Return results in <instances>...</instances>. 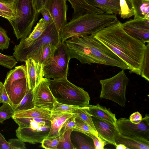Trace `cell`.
<instances>
[{
    "label": "cell",
    "mask_w": 149,
    "mask_h": 149,
    "mask_svg": "<svg viewBox=\"0 0 149 149\" xmlns=\"http://www.w3.org/2000/svg\"><path fill=\"white\" fill-rule=\"evenodd\" d=\"M118 20L93 37L119 57L127 65L130 73L141 75L147 44L127 33Z\"/></svg>",
    "instance_id": "1"
},
{
    "label": "cell",
    "mask_w": 149,
    "mask_h": 149,
    "mask_svg": "<svg viewBox=\"0 0 149 149\" xmlns=\"http://www.w3.org/2000/svg\"><path fill=\"white\" fill-rule=\"evenodd\" d=\"M70 59L75 58L82 64L97 63L128 70L126 64L93 35L73 36L65 42Z\"/></svg>",
    "instance_id": "2"
},
{
    "label": "cell",
    "mask_w": 149,
    "mask_h": 149,
    "mask_svg": "<svg viewBox=\"0 0 149 149\" xmlns=\"http://www.w3.org/2000/svg\"><path fill=\"white\" fill-rule=\"evenodd\" d=\"M116 15L86 13L72 19L60 32L61 41L73 36L81 37L95 34L118 20Z\"/></svg>",
    "instance_id": "3"
},
{
    "label": "cell",
    "mask_w": 149,
    "mask_h": 149,
    "mask_svg": "<svg viewBox=\"0 0 149 149\" xmlns=\"http://www.w3.org/2000/svg\"><path fill=\"white\" fill-rule=\"evenodd\" d=\"M48 79L49 88L57 102L80 107L90 105V99L88 92L70 82L67 77Z\"/></svg>",
    "instance_id": "4"
},
{
    "label": "cell",
    "mask_w": 149,
    "mask_h": 149,
    "mask_svg": "<svg viewBox=\"0 0 149 149\" xmlns=\"http://www.w3.org/2000/svg\"><path fill=\"white\" fill-rule=\"evenodd\" d=\"M12 118L19 126L15 131L16 136L24 142L33 144L41 143L49 134L51 126L49 120L15 116Z\"/></svg>",
    "instance_id": "5"
},
{
    "label": "cell",
    "mask_w": 149,
    "mask_h": 149,
    "mask_svg": "<svg viewBox=\"0 0 149 149\" xmlns=\"http://www.w3.org/2000/svg\"><path fill=\"white\" fill-rule=\"evenodd\" d=\"M14 8L16 18L9 21L17 40L26 38L31 33L40 13L35 10L31 0H17Z\"/></svg>",
    "instance_id": "6"
},
{
    "label": "cell",
    "mask_w": 149,
    "mask_h": 149,
    "mask_svg": "<svg viewBox=\"0 0 149 149\" xmlns=\"http://www.w3.org/2000/svg\"><path fill=\"white\" fill-rule=\"evenodd\" d=\"M129 79L124 70L109 78L100 80L101 90L100 98L109 100L124 107L126 92Z\"/></svg>",
    "instance_id": "7"
},
{
    "label": "cell",
    "mask_w": 149,
    "mask_h": 149,
    "mask_svg": "<svg viewBox=\"0 0 149 149\" xmlns=\"http://www.w3.org/2000/svg\"><path fill=\"white\" fill-rule=\"evenodd\" d=\"M61 42L60 34L52 20L48 24L40 37L28 47L14 52L13 56L18 61L25 62L28 59H33L45 45L50 43L57 47Z\"/></svg>",
    "instance_id": "8"
},
{
    "label": "cell",
    "mask_w": 149,
    "mask_h": 149,
    "mask_svg": "<svg viewBox=\"0 0 149 149\" xmlns=\"http://www.w3.org/2000/svg\"><path fill=\"white\" fill-rule=\"evenodd\" d=\"M70 59L65 42H61L55 49L52 61L43 67L44 77L57 79L67 77Z\"/></svg>",
    "instance_id": "9"
},
{
    "label": "cell",
    "mask_w": 149,
    "mask_h": 149,
    "mask_svg": "<svg viewBox=\"0 0 149 149\" xmlns=\"http://www.w3.org/2000/svg\"><path fill=\"white\" fill-rule=\"evenodd\" d=\"M115 124L119 133L121 135L149 140V116L148 114L138 124L133 123L126 118H120L117 119Z\"/></svg>",
    "instance_id": "10"
},
{
    "label": "cell",
    "mask_w": 149,
    "mask_h": 149,
    "mask_svg": "<svg viewBox=\"0 0 149 149\" xmlns=\"http://www.w3.org/2000/svg\"><path fill=\"white\" fill-rule=\"evenodd\" d=\"M48 79L43 78L33 90V102L35 106L52 111L56 100L49 87Z\"/></svg>",
    "instance_id": "11"
},
{
    "label": "cell",
    "mask_w": 149,
    "mask_h": 149,
    "mask_svg": "<svg viewBox=\"0 0 149 149\" xmlns=\"http://www.w3.org/2000/svg\"><path fill=\"white\" fill-rule=\"evenodd\" d=\"M67 0H47L44 8L49 12L58 32L67 23Z\"/></svg>",
    "instance_id": "12"
},
{
    "label": "cell",
    "mask_w": 149,
    "mask_h": 149,
    "mask_svg": "<svg viewBox=\"0 0 149 149\" xmlns=\"http://www.w3.org/2000/svg\"><path fill=\"white\" fill-rule=\"evenodd\" d=\"M121 25L129 35L145 43L149 42V19H131L122 23Z\"/></svg>",
    "instance_id": "13"
},
{
    "label": "cell",
    "mask_w": 149,
    "mask_h": 149,
    "mask_svg": "<svg viewBox=\"0 0 149 149\" xmlns=\"http://www.w3.org/2000/svg\"><path fill=\"white\" fill-rule=\"evenodd\" d=\"M93 122L98 136L115 146L116 137L119 133L115 124L92 116Z\"/></svg>",
    "instance_id": "14"
},
{
    "label": "cell",
    "mask_w": 149,
    "mask_h": 149,
    "mask_svg": "<svg viewBox=\"0 0 149 149\" xmlns=\"http://www.w3.org/2000/svg\"><path fill=\"white\" fill-rule=\"evenodd\" d=\"M29 89L33 90L44 77L43 66L31 59L25 61Z\"/></svg>",
    "instance_id": "15"
},
{
    "label": "cell",
    "mask_w": 149,
    "mask_h": 149,
    "mask_svg": "<svg viewBox=\"0 0 149 149\" xmlns=\"http://www.w3.org/2000/svg\"><path fill=\"white\" fill-rule=\"evenodd\" d=\"M28 88L27 78L15 81L5 89L15 108L20 103Z\"/></svg>",
    "instance_id": "16"
},
{
    "label": "cell",
    "mask_w": 149,
    "mask_h": 149,
    "mask_svg": "<svg viewBox=\"0 0 149 149\" xmlns=\"http://www.w3.org/2000/svg\"><path fill=\"white\" fill-rule=\"evenodd\" d=\"M48 24L43 18L40 19L29 36L26 38H21L19 43L15 46L14 48V52L21 50L33 42L42 34Z\"/></svg>",
    "instance_id": "17"
},
{
    "label": "cell",
    "mask_w": 149,
    "mask_h": 149,
    "mask_svg": "<svg viewBox=\"0 0 149 149\" xmlns=\"http://www.w3.org/2000/svg\"><path fill=\"white\" fill-rule=\"evenodd\" d=\"M116 144H122L129 149H149V141L135 136H125L118 133L115 138Z\"/></svg>",
    "instance_id": "18"
},
{
    "label": "cell",
    "mask_w": 149,
    "mask_h": 149,
    "mask_svg": "<svg viewBox=\"0 0 149 149\" xmlns=\"http://www.w3.org/2000/svg\"><path fill=\"white\" fill-rule=\"evenodd\" d=\"M73 113H62L51 111V126L49 134L46 138H52L60 136V130L65 121L71 117Z\"/></svg>",
    "instance_id": "19"
},
{
    "label": "cell",
    "mask_w": 149,
    "mask_h": 149,
    "mask_svg": "<svg viewBox=\"0 0 149 149\" xmlns=\"http://www.w3.org/2000/svg\"><path fill=\"white\" fill-rule=\"evenodd\" d=\"M92 6L107 14L120 15L119 0H86Z\"/></svg>",
    "instance_id": "20"
},
{
    "label": "cell",
    "mask_w": 149,
    "mask_h": 149,
    "mask_svg": "<svg viewBox=\"0 0 149 149\" xmlns=\"http://www.w3.org/2000/svg\"><path fill=\"white\" fill-rule=\"evenodd\" d=\"M67 1L70 2L74 10L72 15V19L75 18L86 13H105L102 10L89 4L86 0Z\"/></svg>",
    "instance_id": "21"
},
{
    "label": "cell",
    "mask_w": 149,
    "mask_h": 149,
    "mask_svg": "<svg viewBox=\"0 0 149 149\" xmlns=\"http://www.w3.org/2000/svg\"><path fill=\"white\" fill-rule=\"evenodd\" d=\"M51 111L36 106L26 110H16L14 116L25 118H40L50 120Z\"/></svg>",
    "instance_id": "22"
},
{
    "label": "cell",
    "mask_w": 149,
    "mask_h": 149,
    "mask_svg": "<svg viewBox=\"0 0 149 149\" xmlns=\"http://www.w3.org/2000/svg\"><path fill=\"white\" fill-rule=\"evenodd\" d=\"M134 11V19H149V0H125Z\"/></svg>",
    "instance_id": "23"
},
{
    "label": "cell",
    "mask_w": 149,
    "mask_h": 149,
    "mask_svg": "<svg viewBox=\"0 0 149 149\" xmlns=\"http://www.w3.org/2000/svg\"><path fill=\"white\" fill-rule=\"evenodd\" d=\"M88 111L92 116L107 121L113 124H116L117 119L115 114L106 107L99 104L95 105H89Z\"/></svg>",
    "instance_id": "24"
},
{
    "label": "cell",
    "mask_w": 149,
    "mask_h": 149,
    "mask_svg": "<svg viewBox=\"0 0 149 149\" xmlns=\"http://www.w3.org/2000/svg\"><path fill=\"white\" fill-rule=\"evenodd\" d=\"M57 47L50 43L45 45L34 57L33 60L40 63L44 66L52 61Z\"/></svg>",
    "instance_id": "25"
},
{
    "label": "cell",
    "mask_w": 149,
    "mask_h": 149,
    "mask_svg": "<svg viewBox=\"0 0 149 149\" xmlns=\"http://www.w3.org/2000/svg\"><path fill=\"white\" fill-rule=\"evenodd\" d=\"M25 78H27L25 65L17 66L7 73L3 84L6 89L14 81Z\"/></svg>",
    "instance_id": "26"
},
{
    "label": "cell",
    "mask_w": 149,
    "mask_h": 149,
    "mask_svg": "<svg viewBox=\"0 0 149 149\" xmlns=\"http://www.w3.org/2000/svg\"><path fill=\"white\" fill-rule=\"evenodd\" d=\"M72 113L76 115V119L80 120L87 124L95 132L97 133L95 127L92 116L89 113L88 107H79Z\"/></svg>",
    "instance_id": "27"
},
{
    "label": "cell",
    "mask_w": 149,
    "mask_h": 149,
    "mask_svg": "<svg viewBox=\"0 0 149 149\" xmlns=\"http://www.w3.org/2000/svg\"><path fill=\"white\" fill-rule=\"evenodd\" d=\"M72 131V129H69L60 136L57 149H78L74 146L71 141V134Z\"/></svg>",
    "instance_id": "28"
},
{
    "label": "cell",
    "mask_w": 149,
    "mask_h": 149,
    "mask_svg": "<svg viewBox=\"0 0 149 149\" xmlns=\"http://www.w3.org/2000/svg\"><path fill=\"white\" fill-rule=\"evenodd\" d=\"M33 98L32 90L28 88L26 95L15 108V111L28 110L33 108L35 106L32 101Z\"/></svg>",
    "instance_id": "29"
},
{
    "label": "cell",
    "mask_w": 149,
    "mask_h": 149,
    "mask_svg": "<svg viewBox=\"0 0 149 149\" xmlns=\"http://www.w3.org/2000/svg\"><path fill=\"white\" fill-rule=\"evenodd\" d=\"M15 111V108L6 103H3L0 107V123L12 118Z\"/></svg>",
    "instance_id": "30"
},
{
    "label": "cell",
    "mask_w": 149,
    "mask_h": 149,
    "mask_svg": "<svg viewBox=\"0 0 149 149\" xmlns=\"http://www.w3.org/2000/svg\"><path fill=\"white\" fill-rule=\"evenodd\" d=\"M145 51L141 67V77L149 81V42Z\"/></svg>",
    "instance_id": "31"
},
{
    "label": "cell",
    "mask_w": 149,
    "mask_h": 149,
    "mask_svg": "<svg viewBox=\"0 0 149 149\" xmlns=\"http://www.w3.org/2000/svg\"><path fill=\"white\" fill-rule=\"evenodd\" d=\"M79 107L77 106L63 104L56 101L51 111L62 113H72L75 110Z\"/></svg>",
    "instance_id": "32"
},
{
    "label": "cell",
    "mask_w": 149,
    "mask_h": 149,
    "mask_svg": "<svg viewBox=\"0 0 149 149\" xmlns=\"http://www.w3.org/2000/svg\"><path fill=\"white\" fill-rule=\"evenodd\" d=\"M72 131L78 132L84 134L85 133H91L98 136L97 133L94 131L86 123L78 119H76L75 126L72 129Z\"/></svg>",
    "instance_id": "33"
},
{
    "label": "cell",
    "mask_w": 149,
    "mask_h": 149,
    "mask_svg": "<svg viewBox=\"0 0 149 149\" xmlns=\"http://www.w3.org/2000/svg\"><path fill=\"white\" fill-rule=\"evenodd\" d=\"M119 5L121 17L123 19L129 18L134 15V10L130 8L125 0H119Z\"/></svg>",
    "instance_id": "34"
},
{
    "label": "cell",
    "mask_w": 149,
    "mask_h": 149,
    "mask_svg": "<svg viewBox=\"0 0 149 149\" xmlns=\"http://www.w3.org/2000/svg\"><path fill=\"white\" fill-rule=\"evenodd\" d=\"M17 63L13 56L2 54L0 53V65L9 69H12Z\"/></svg>",
    "instance_id": "35"
},
{
    "label": "cell",
    "mask_w": 149,
    "mask_h": 149,
    "mask_svg": "<svg viewBox=\"0 0 149 149\" xmlns=\"http://www.w3.org/2000/svg\"><path fill=\"white\" fill-rule=\"evenodd\" d=\"M60 138V136L55 138H46L41 143V147L46 149H57Z\"/></svg>",
    "instance_id": "36"
},
{
    "label": "cell",
    "mask_w": 149,
    "mask_h": 149,
    "mask_svg": "<svg viewBox=\"0 0 149 149\" xmlns=\"http://www.w3.org/2000/svg\"><path fill=\"white\" fill-rule=\"evenodd\" d=\"M78 149H95L93 141H89L81 136L77 135L75 137Z\"/></svg>",
    "instance_id": "37"
},
{
    "label": "cell",
    "mask_w": 149,
    "mask_h": 149,
    "mask_svg": "<svg viewBox=\"0 0 149 149\" xmlns=\"http://www.w3.org/2000/svg\"><path fill=\"white\" fill-rule=\"evenodd\" d=\"M84 134L90 137L92 140L95 149H103L104 146L109 143L106 141L98 136H97L94 134L85 133Z\"/></svg>",
    "instance_id": "38"
},
{
    "label": "cell",
    "mask_w": 149,
    "mask_h": 149,
    "mask_svg": "<svg viewBox=\"0 0 149 149\" xmlns=\"http://www.w3.org/2000/svg\"><path fill=\"white\" fill-rule=\"evenodd\" d=\"M10 41V38L7 36L6 31L0 26V49L2 51L7 49Z\"/></svg>",
    "instance_id": "39"
},
{
    "label": "cell",
    "mask_w": 149,
    "mask_h": 149,
    "mask_svg": "<svg viewBox=\"0 0 149 149\" xmlns=\"http://www.w3.org/2000/svg\"><path fill=\"white\" fill-rule=\"evenodd\" d=\"M75 124L76 115L73 113V115L67 119L62 126L60 130V136L68 130L74 128L75 126Z\"/></svg>",
    "instance_id": "40"
},
{
    "label": "cell",
    "mask_w": 149,
    "mask_h": 149,
    "mask_svg": "<svg viewBox=\"0 0 149 149\" xmlns=\"http://www.w3.org/2000/svg\"><path fill=\"white\" fill-rule=\"evenodd\" d=\"M10 149H25L26 148L25 142L19 139H11L8 141Z\"/></svg>",
    "instance_id": "41"
},
{
    "label": "cell",
    "mask_w": 149,
    "mask_h": 149,
    "mask_svg": "<svg viewBox=\"0 0 149 149\" xmlns=\"http://www.w3.org/2000/svg\"><path fill=\"white\" fill-rule=\"evenodd\" d=\"M0 10L16 18L15 11L14 7L1 1H0Z\"/></svg>",
    "instance_id": "42"
},
{
    "label": "cell",
    "mask_w": 149,
    "mask_h": 149,
    "mask_svg": "<svg viewBox=\"0 0 149 149\" xmlns=\"http://www.w3.org/2000/svg\"><path fill=\"white\" fill-rule=\"evenodd\" d=\"M8 103L14 107L6 90L3 84L0 89V103Z\"/></svg>",
    "instance_id": "43"
},
{
    "label": "cell",
    "mask_w": 149,
    "mask_h": 149,
    "mask_svg": "<svg viewBox=\"0 0 149 149\" xmlns=\"http://www.w3.org/2000/svg\"><path fill=\"white\" fill-rule=\"evenodd\" d=\"M47 0H31L33 8L36 11L40 13V10L44 7Z\"/></svg>",
    "instance_id": "44"
},
{
    "label": "cell",
    "mask_w": 149,
    "mask_h": 149,
    "mask_svg": "<svg viewBox=\"0 0 149 149\" xmlns=\"http://www.w3.org/2000/svg\"><path fill=\"white\" fill-rule=\"evenodd\" d=\"M142 116L138 111L132 113L130 116L129 120L134 124H138L140 123L142 120Z\"/></svg>",
    "instance_id": "45"
},
{
    "label": "cell",
    "mask_w": 149,
    "mask_h": 149,
    "mask_svg": "<svg viewBox=\"0 0 149 149\" xmlns=\"http://www.w3.org/2000/svg\"><path fill=\"white\" fill-rule=\"evenodd\" d=\"M40 13L42 15L45 21L48 24L52 20L49 12L44 7L40 10Z\"/></svg>",
    "instance_id": "46"
},
{
    "label": "cell",
    "mask_w": 149,
    "mask_h": 149,
    "mask_svg": "<svg viewBox=\"0 0 149 149\" xmlns=\"http://www.w3.org/2000/svg\"><path fill=\"white\" fill-rule=\"evenodd\" d=\"M0 149H10L9 144L0 132Z\"/></svg>",
    "instance_id": "47"
},
{
    "label": "cell",
    "mask_w": 149,
    "mask_h": 149,
    "mask_svg": "<svg viewBox=\"0 0 149 149\" xmlns=\"http://www.w3.org/2000/svg\"><path fill=\"white\" fill-rule=\"evenodd\" d=\"M0 16L3 17L7 19L8 21L14 20L15 17L0 10Z\"/></svg>",
    "instance_id": "48"
},
{
    "label": "cell",
    "mask_w": 149,
    "mask_h": 149,
    "mask_svg": "<svg viewBox=\"0 0 149 149\" xmlns=\"http://www.w3.org/2000/svg\"><path fill=\"white\" fill-rule=\"evenodd\" d=\"M17 0H0V1L14 7Z\"/></svg>",
    "instance_id": "49"
},
{
    "label": "cell",
    "mask_w": 149,
    "mask_h": 149,
    "mask_svg": "<svg viewBox=\"0 0 149 149\" xmlns=\"http://www.w3.org/2000/svg\"><path fill=\"white\" fill-rule=\"evenodd\" d=\"M116 147V149H129L125 145L122 144H117Z\"/></svg>",
    "instance_id": "50"
},
{
    "label": "cell",
    "mask_w": 149,
    "mask_h": 149,
    "mask_svg": "<svg viewBox=\"0 0 149 149\" xmlns=\"http://www.w3.org/2000/svg\"><path fill=\"white\" fill-rule=\"evenodd\" d=\"M3 84L2 82L0 81V89L1 86Z\"/></svg>",
    "instance_id": "51"
}]
</instances>
